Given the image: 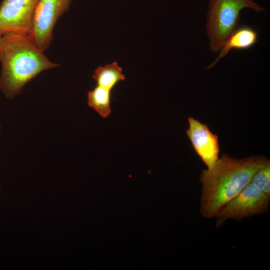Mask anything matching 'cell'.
I'll return each mask as SVG.
<instances>
[{
  "label": "cell",
  "instance_id": "cell-1",
  "mask_svg": "<svg viewBox=\"0 0 270 270\" xmlns=\"http://www.w3.org/2000/svg\"><path fill=\"white\" fill-rule=\"evenodd\" d=\"M270 162L262 156L238 159L223 154L210 168L202 171L200 213L215 218L219 211L250 182L254 173Z\"/></svg>",
  "mask_w": 270,
  "mask_h": 270
},
{
  "label": "cell",
  "instance_id": "cell-2",
  "mask_svg": "<svg viewBox=\"0 0 270 270\" xmlns=\"http://www.w3.org/2000/svg\"><path fill=\"white\" fill-rule=\"evenodd\" d=\"M0 90L12 99L24 86L44 70L58 66L50 61L28 35L14 32L0 38Z\"/></svg>",
  "mask_w": 270,
  "mask_h": 270
},
{
  "label": "cell",
  "instance_id": "cell-3",
  "mask_svg": "<svg viewBox=\"0 0 270 270\" xmlns=\"http://www.w3.org/2000/svg\"><path fill=\"white\" fill-rule=\"evenodd\" d=\"M247 8L256 13L264 10L254 0H210L206 27L212 52L220 50L237 26L240 11Z\"/></svg>",
  "mask_w": 270,
  "mask_h": 270
},
{
  "label": "cell",
  "instance_id": "cell-4",
  "mask_svg": "<svg viewBox=\"0 0 270 270\" xmlns=\"http://www.w3.org/2000/svg\"><path fill=\"white\" fill-rule=\"evenodd\" d=\"M270 198L250 182L218 213L216 226L222 225L227 220H241L245 218L268 212Z\"/></svg>",
  "mask_w": 270,
  "mask_h": 270
},
{
  "label": "cell",
  "instance_id": "cell-5",
  "mask_svg": "<svg viewBox=\"0 0 270 270\" xmlns=\"http://www.w3.org/2000/svg\"><path fill=\"white\" fill-rule=\"evenodd\" d=\"M72 0H38L28 36L42 52L50 46L58 18L67 12Z\"/></svg>",
  "mask_w": 270,
  "mask_h": 270
},
{
  "label": "cell",
  "instance_id": "cell-6",
  "mask_svg": "<svg viewBox=\"0 0 270 270\" xmlns=\"http://www.w3.org/2000/svg\"><path fill=\"white\" fill-rule=\"evenodd\" d=\"M38 0H2L0 4V32L28 35Z\"/></svg>",
  "mask_w": 270,
  "mask_h": 270
},
{
  "label": "cell",
  "instance_id": "cell-7",
  "mask_svg": "<svg viewBox=\"0 0 270 270\" xmlns=\"http://www.w3.org/2000/svg\"><path fill=\"white\" fill-rule=\"evenodd\" d=\"M189 128L186 131L196 153L207 166L211 168L218 159V137L208 126L192 117L188 119Z\"/></svg>",
  "mask_w": 270,
  "mask_h": 270
},
{
  "label": "cell",
  "instance_id": "cell-8",
  "mask_svg": "<svg viewBox=\"0 0 270 270\" xmlns=\"http://www.w3.org/2000/svg\"><path fill=\"white\" fill-rule=\"evenodd\" d=\"M258 37L257 31L249 26H242L235 29L224 42L219 55L208 68L214 66L232 50H245L252 48L257 42Z\"/></svg>",
  "mask_w": 270,
  "mask_h": 270
},
{
  "label": "cell",
  "instance_id": "cell-9",
  "mask_svg": "<svg viewBox=\"0 0 270 270\" xmlns=\"http://www.w3.org/2000/svg\"><path fill=\"white\" fill-rule=\"evenodd\" d=\"M92 78L98 86L111 91L118 82L125 80L122 68L116 62L104 66H98L94 70Z\"/></svg>",
  "mask_w": 270,
  "mask_h": 270
},
{
  "label": "cell",
  "instance_id": "cell-10",
  "mask_svg": "<svg viewBox=\"0 0 270 270\" xmlns=\"http://www.w3.org/2000/svg\"><path fill=\"white\" fill-rule=\"evenodd\" d=\"M111 92L97 85L88 94V105L104 118H108L111 114Z\"/></svg>",
  "mask_w": 270,
  "mask_h": 270
},
{
  "label": "cell",
  "instance_id": "cell-11",
  "mask_svg": "<svg viewBox=\"0 0 270 270\" xmlns=\"http://www.w3.org/2000/svg\"><path fill=\"white\" fill-rule=\"evenodd\" d=\"M250 182L270 198V162L254 173Z\"/></svg>",
  "mask_w": 270,
  "mask_h": 270
},
{
  "label": "cell",
  "instance_id": "cell-12",
  "mask_svg": "<svg viewBox=\"0 0 270 270\" xmlns=\"http://www.w3.org/2000/svg\"><path fill=\"white\" fill-rule=\"evenodd\" d=\"M2 32H0V38L1 37V36H2Z\"/></svg>",
  "mask_w": 270,
  "mask_h": 270
},
{
  "label": "cell",
  "instance_id": "cell-13",
  "mask_svg": "<svg viewBox=\"0 0 270 270\" xmlns=\"http://www.w3.org/2000/svg\"><path fill=\"white\" fill-rule=\"evenodd\" d=\"M0 129H1V126H0Z\"/></svg>",
  "mask_w": 270,
  "mask_h": 270
},
{
  "label": "cell",
  "instance_id": "cell-14",
  "mask_svg": "<svg viewBox=\"0 0 270 270\" xmlns=\"http://www.w3.org/2000/svg\"><path fill=\"white\" fill-rule=\"evenodd\" d=\"M1 188V186H0V188Z\"/></svg>",
  "mask_w": 270,
  "mask_h": 270
}]
</instances>
